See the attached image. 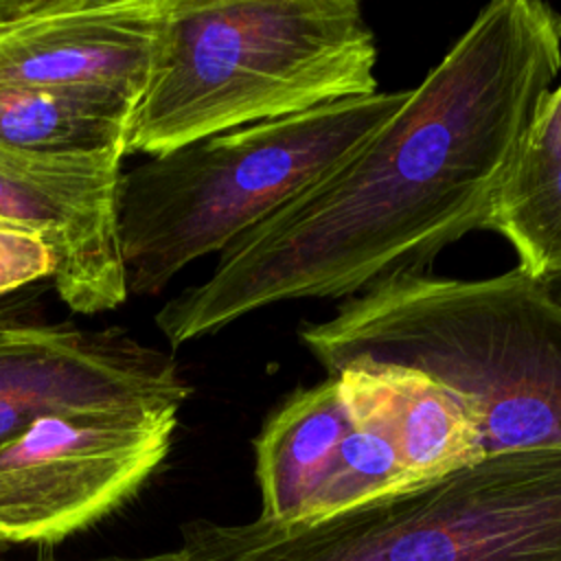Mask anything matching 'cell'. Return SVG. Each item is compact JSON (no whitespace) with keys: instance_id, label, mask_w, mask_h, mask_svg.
<instances>
[{"instance_id":"1","label":"cell","mask_w":561,"mask_h":561,"mask_svg":"<svg viewBox=\"0 0 561 561\" xmlns=\"http://www.w3.org/2000/svg\"><path fill=\"white\" fill-rule=\"evenodd\" d=\"M561 70V13L493 0L401 110L344 162L234 239L156 311L178 348L287 300L351 298L484 230L493 195Z\"/></svg>"},{"instance_id":"2","label":"cell","mask_w":561,"mask_h":561,"mask_svg":"<svg viewBox=\"0 0 561 561\" xmlns=\"http://www.w3.org/2000/svg\"><path fill=\"white\" fill-rule=\"evenodd\" d=\"M327 375L353 362L438 379L471 410L482 454L561 449V305L517 265L486 278L394 274L300 322Z\"/></svg>"},{"instance_id":"3","label":"cell","mask_w":561,"mask_h":561,"mask_svg":"<svg viewBox=\"0 0 561 561\" xmlns=\"http://www.w3.org/2000/svg\"><path fill=\"white\" fill-rule=\"evenodd\" d=\"M377 59L357 0H169L127 153L370 96Z\"/></svg>"},{"instance_id":"4","label":"cell","mask_w":561,"mask_h":561,"mask_svg":"<svg viewBox=\"0 0 561 561\" xmlns=\"http://www.w3.org/2000/svg\"><path fill=\"white\" fill-rule=\"evenodd\" d=\"M408 92L379 90L221 131L125 171L116 224L129 294L158 296L188 263L221 254L370 140Z\"/></svg>"},{"instance_id":"5","label":"cell","mask_w":561,"mask_h":561,"mask_svg":"<svg viewBox=\"0 0 561 561\" xmlns=\"http://www.w3.org/2000/svg\"><path fill=\"white\" fill-rule=\"evenodd\" d=\"M186 561H561V449L486 456L309 522L184 526Z\"/></svg>"},{"instance_id":"6","label":"cell","mask_w":561,"mask_h":561,"mask_svg":"<svg viewBox=\"0 0 561 561\" xmlns=\"http://www.w3.org/2000/svg\"><path fill=\"white\" fill-rule=\"evenodd\" d=\"M178 414H55L2 445L0 543H55L121 508L164 462Z\"/></svg>"},{"instance_id":"7","label":"cell","mask_w":561,"mask_h":561,"mask_svg":"<svg viewBox=\"0 0 561 561\" xmlns=\"http://www.w3.org/2000/svg\"><path fill=\"white\" fill-rule=\"evenodd\" d=\"M178 362L121 327L31 322L0 331V447L39 419L85 410H182Z\"/></svg>"},{"instance_id":"8","label":"cell","mask_w":561,"mask_h":561,"mask_svg":"<svg viewBox=\"0 0 561 561\" xmlns=\"http://www.w3.org/2000/svg\"><path fill=\"white\" fill-rule=\"evenodd\" d=\"M123 156H50L0 145V219L46 243L48 280L75 313L116 309L129 294L116 224Z\"/></svg>"},{"instance_id":"9","label":"cell","mask_w":561,"mask_h":561,"mask_svg":"<svg viewBox=\"0 0 561 561\" xmlns=\"http://www.w3.org/2000/svg\"><path fill=\"white\" fill-rule=\"evenodd\" d=\"M169 0H0V85H99L140 101Z\"/></svg>"},{"instance_id":"10","label":"cell","mask_w":561,"mask_h":561,"mask_svg":"<svg viewBox=\"0 0 561 561\" xmlns=\"http://www.w3.org/2000/svg\"><path fill=\"white\" fill-rule=\"evenodd\" d=\"M335 377L351 423L381 434L414 486L484 458L471 410L427 373L353 362Z\"/></svg>"},{"instance_id":"11","label":"cell","mask_w":561,"mask_h":561,"mask_svg":"<svg viewBox=\"0 0 561 561\" xmlns=\"http://www.w3.org/2000/svg\"><path fill=\"white\" fill-rule=\"evenodd\" d=\"M351 427L335 375L285 397L252 443L261 489L259 517L298 522Z\"/></svg>"},{"instance_id":"12","label":"cell","mask_w":561,"mask_h":561,"mask_svg":"<svg viewBox=\"0 0 561 561\" xmlns=\"http://www.w3.org/2000/svg\"><path fill=\"white\" fill-rule=\"evenodd\" d=\"M136 101L99 85H0V145L50 156L127 153Z\"/></svg>"},{"instance_id":"13","label":"cell","mask_w":561,"mask_h":561,"mask_svg":"<svg viewBox=\"0 0 561 561\" xmlns=\"http://www.w3.org/2000/svg\"><path fill=\"white\" fill-rule=\"evenodd\" d=\"M484 230L513 245L517 267L528 276H561V158L519 145L493 195Z\"/></svg>"},{"instance_id":"14","label":"cell","mask_w":561,"mask_h":561,"mask_svg":"<svg viewBox=\"0 0 561 561\" xmlns=\"http://www.w3.org/2000/svg\"><path fill=\"white\" fill-rule=\"evenodd\" d=\"M412 486L392 445L381 434L353 425L298 522L322 519Z\"/></svg>"},{"instance_id":"15","label":"cell","mask_w":561,"mask_h":561,"mask_svg":"<svg viewBox=\"0 0 561 561\" xmlns=\"http://www.w3.org/2000/svg\"><path fill=\"white\" fill-rule=\"evenodd\" d=\"M50 250L35 232L0 228V298L50 278Z\"/></svg>"},{"instance_id":"16","label":"cell","mask_w":561,"mask_h":561,"mask_svg":"<svg viewBox=\"0 0 561 561\" xmlns=\"http://www.w3.org/2000/svg\"><path fill=\"white\" fill-rule=\"evenodd\" d=\"M522 145L533 151L561 158V83L552 85L541 99Z\"/></svg>"},{"instance_id":"17","label":"cell","mask_w":561,"mask_h":561,"mask_svg":"<svg viewBox=\"0 0 561 561\" xmlns=\"http://www.w3.org/2000/svg\"><path fill=\"white\" fill-rule=\"evenodd\" d=\"M39 561H57V559H39ZM96 561H186V554L180 550H171V552H160V554H149V557H134V559H96Z\"/></svg>"},{"instance_id":"18","label":"cell","mask_w":561,"mask_h":561,"mask_svg":"<svg viewBox=\"0 0 561 561\" xmlns=\"http://www.w3.org/2000/svg\"><path fill=\"white\" fill-rule=\"evenodd\" d=\"M548 283V289H550V294L554 296V300L561 305V276H554V278H548L546 280Z\"/></svg>"},{"instance_id":"19","label":"cell","mask_w":561,"mask_h":561,"mask_svg":"<svg viewBox=\"0 0 561 561\" xmlns=\"http://www.w3.org/2000/svg\"><path fill=\"white\" fill-rule=\"evenodd\" d=\"M0 228H20V226H15V224H9V221L0 219ZM22 230H24V228H22Z\"/></svg>"},{"instance_id":"20","label":"cell","mask_w":561,"mask_h":561,"mask_svg":"<svg viewBox=\"0 0 561 561\" xmlns=\"http://www.w3.org/2000/svg\"><path fill=\"white\" fill-rule=\"evenodd\" d=\"M0 561H4V559H2V557H0Z\"/></svg>"}]
</instances>
